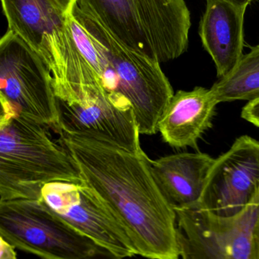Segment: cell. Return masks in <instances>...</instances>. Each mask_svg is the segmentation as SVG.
<instances>
[{"label":"cell","mask_w":259,"mask_h":259,"mask_svg":"<svg viewBox=\"0 0 259 259\" xmlns=\"http://www.w3.org/2000/svg\"><path fill=\"white\" fill-rule=\"evenodd\" d=\"M114 36L161 62L187 52L191 15L185 0H78Z\"/></svg>","instance_id":"3957f363"},{"label":"cell","mask_w":259,"mask_h":259,"mask_svg":"<svg viewBox=\"0 0 259 259\" xmlns=\"http://www.w3.org/2000/svg\"><path fill=\"white\" fill-rule=\"evenodd\" d=\"M62 9L65 12H68V10L72 7L73 5L78 1V0H55Z\"/></svg>","instance_id":"d6986e66"},{"label":"cell","mask_w":259,"mask_h":259,"mask_svg":"<svg viewBox=\"0 0 259 259\" xmlns=\"http://www.w3.org/2000/svg\"><path fill=\"white\" fill-rule=\"evenodd\" d=\"M0 238L41 259H123L76 229L41 199L0 202Z\"/></svg>","instance_id":"277c9868"},{"label":"cell","mask_w":259,"mask_h":259,"mask_svg":"<svg viewBox=\"0 0 259 259\" xmlns=\"http://www.w3.org/2000/svg\"><path fill=\"white\" fill-rule=\"evenodd\" d=\"M219 103L259 99V45L243 56L237 66L211 88Z\"/></svg>","instance_id":"9a60e30c"},{"label":"cell","mask_w":259,"mask_h":259,"mask_svg":"<svg viewBox=\"0 0 259 259\" xmlns=\"http://www.w3.org/2000/svg\"><path fill=\"white\" fill-rule=\"evenodd\" d=\"M59 134V142L81 178L109 207L137 255L179 259L176 212L158 186L145 152L91 137Z\"/></svg>","instance_id":"6da1fadb"},{"label":"cell","mask_w":259,"mask_h":259,"mask_svg":"<svg viewBox=\"0 0 259 259\" xmlns=\"http://www.w3.org/2000/svg\"><path fill=\"white\" fill-rule=\"evenodd\" d=\"M225 1L231 3V4L234 5L237 7L246 9L252 0H225Z\"/></svg>","instance_id":"ffe728a7"},{"label":"cell","mask_w":259,"mask_h":259,"mask_svg":"<svg viewBox=\"0 0 259 259\" xmlns=\"http://www.w3.org/2000/svg\"><path fill=\"white\" fill-rule=\"evenodd\" d=\"M252 259H259V214L252 231Z\"/></svg>","instance_id":"ac0fdd59"},{"label":"cell","mask_w":259,"mask_h":259,"mask_svg":"<svg viewBox=\"0 0 259 259\" xmlns=\"http://www.w3.org/2000/svg\"><path fill=\"white\" fill-rule=\"evenodd\" d=\"M8 30L24 41L41 59L69 27L68 12L55 0H1Z\"/></svg>","instance_id":"8fae6325"},{"label":"cell","mask_w":259,"mask_h":259,"mask_svg":"<svg viewBox=\"0 0 259 259\" xmlns=\"http://www.w3.org/2000/svg\"><path fill=\"white\" fill-rule=\"evenodd\" d=\"M102 42L117 80V92L132 104L141 135L158 132L160 121L174 92L161 63L128 47L92 13L77 3L71 9Z\"/></svg>","instance_id":"5b68a950"},{"label":"cell","mask_w":259,"mask_h":259,"mask_svg":"<svg viewBox=\"0 0 259 259\" xmlns=\"http://www.w3.org/2000/svg\"><path fill=\"white\" fill-rule=\"evenodd\" d=\"M241 117L259 128V99L246 105L242 109Z\"/></svg>","instance_id":"2e32d148"},{"label":"cell","mask_w":259,"mask_h":259,"mask_svg":"<svg viewBox=\"0 0 259 259\" xmlns=\"http://www.w3.org/2000/svg\"><path fill=\"white\" fill-rule=\"evenodd\" d=\"M215 158L202 152H181L152 160L155 180L173 208L200 203Z\"/></svg>","instance_id":"5bb4252c"},{"label":"cell","mask_w":259,"mask_h":259,"mask_svg":"<svg viewBox=\"0 0 259 259\" xmlns=\"http://www.w3.org/2000/svg\"><path fill=\"white\" fill-rule=\"evenodd\" d=\"M41 199L76 229L119 256L138 255L109 207L83 180L47 184L42 189Z\"/></svg>","instance_id":"ba28073f"},{"label":"cell","mask_w":259,"mask_h":259,"mask_svg":"<svg viewBox=\"0 0 259 259\" xmlns=\"http://www.w3.org/2000/svg\"><path fill=\"white\" fill-rule=\"evenodd\" d=\"M218 102L211 90L196 87L174 94L158 126L163 140L174 148L198 149V142L212 124Z\"/></svg>","instance_id":"4fadbf2b"},{"label":"cell","mask_w":259,"mask_h":259,"mask_svg":"<svg viewBox=\"0 0 259 259\" xmlns=\"http://www.w3.org/2000/svg\"><path fill=\"white\" fill-rule=\"evenodd\" d=\"M182 259H252L259 190L238 214L220 216L200 203L175 208Z\"/></svg>","instance_id":"8992f818"},{"label":"cell","mask_w":259,"mask_h":259,"mask_svg":"<svg viewBox=\"0 0 259 259\" xmlns=\"http://www.w3.org/2000/svg\"><path fill=\"white\" fill-rule=\"evenodd\" d=\"M0 99L21 115L59 130L50 71L41 56L9 30L0 39Z\"/></svg>","instance_id":"52a82bcc"},{"label":"cell","mask_w":259,"mask_h":259,"mask_svg":"<svg viewBox=\"0 0 259 259\" xmlns=\"http://www.w3.org/2000/svg\"><path fill=\"white\" fill-rule=\"evenodd\" d=\"M58 132L112 143L131 152L142 150L132 104L117 91H105L84 103L57 100Z\"/></svg>","instance_id":"9c48e42d"},{"label":"cell","mask_w":259,"mask_h":259,"mask_svg":"<svg viewBox=\"0 0 259 259\" xmlns=\"http://www.w3.org/2000/svg\"><path fill=\"white\" fill-rule=\"evenodd\" d=\"M15 249L4 239L0 238V259H18Z\"/></svg>","instance_id":"e0dca14e"},{"label":"cell","mask_w":259,"mask_h":259,"mask_svg":"<svg viewBox=\"0 0 259 259\" xmlns=\"http://www.w3.org/2000/svg\"><path fill=\"white\" fill-rule=\"evenodd\" d=\"M199 35L211 56L219 78L228 75L243 57V21L246 9L225 0H206Z\"/></svg>","instance_id":"7c38bea8"},{"label":"cell","mask_w":259,"mask_h":259,"mask_svg":"<svg viewBox=\"0 0 259 259\" xmlns=\"http://www.w3.org/2000/svg\"><path fill=\"white\" fill-rule=\"evenodd\" d=\"M0 102V202L41 199L47 184L82 181L72 158L46 126Z\"/></svg>","instance_id":"7a4b0ae2"},{"label":"cell","mask_w":259,"mask_h":259,"mask_svg":"<svg viewBox=\"0 0 259 259\" xmlns=\"http://www.w3.org/2000/svg\"><path fill=\"white\" fill-rule=\"evenodd\" d=\"M258 190L259 141L242 136L215 158L200 204L218 215H235Z\"/></svg>","instance_id":"30bf717a"}]
</instances>
